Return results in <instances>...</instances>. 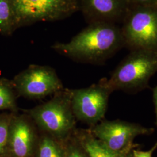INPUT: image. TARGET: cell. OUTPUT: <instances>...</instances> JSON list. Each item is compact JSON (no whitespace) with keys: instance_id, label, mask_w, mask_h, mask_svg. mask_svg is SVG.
I'll return each mask as SVG.
<instances>
[{"instance_id":"9","label":"cell","mask_w":157,"mask_h":157,"mask_svg":"<svg viewBox=\"0 0 157 157\" xmlns=\"http://www.w3.org/2000/svg\"><path fill=\"white\" fill-rule=\"evenodd\" d=\"M36 125L28 114L12 116L8 145L14 157H30L37 140Z\"/></svg>"},{"instance_id":"10","label":"cell","mask_w":157,"mask_h":157,"mask_svg":"<svg viewBox=\"0 0 157 157\" xmlns=\"http://www.w3.org/2000/svg\"><path fill=\"white\" fill-rule=\"evenodd\" d=\"M80 9L91 23L110 22L121 17L129 0H78Z\"/></svg>"},{"instance_id":"21","label":"cell","mask_w":157,"mask_h":157,"mask_svg":"<svg viewBox=\"0 0 157 157\" xmlns=\"http://www.w3.org/2000/svg\"><path fill=\"white\" fill-rule=\"evenodd\" d=\"M156 6H157V5H156Z\"/></svg>"},{"instance_id":"5","label":"cell","mask_w":157,"mask_h":157,"mask_svg":"<svg viewBox=\"0 0 157 157\" xmlns=\"http://www.w3.org/2000/svg\"><path fill=\"white\" fill-rule=\"evenodd\" d=\"M12 82L19 95L29 99H40L63 90L56 71L48 66L30 65Z\"/></svg>"},{"instance_id":"2","label":"cell","mask_w":157,"mask_h":157,"mask_svg":"<svg viewBox=\"0 0 157 157\" xmlns=\"http://www.w3.org/2000/svg\"><path fill=\"white\" fill-rule=\"evenodd\" d=\"M25 112L40 130L56 140L66 139L75 132L76 118L70 90H61L50 101Z\"/></svg>"},{"instance_id":"11","label":"cell","mask_w":157,"mask_h":157,"mask_svg":"<svg viewBox=\"0 0 157 157\" xmlns=\"http://www.w3.org/2000/svg\"><path fill=\"white\" fill-rule=\"evenodd\" d=\"M79 140L88 157H126L133 147L122 151H114L92 135L90 130L78 131Z\"/></svg>"},{"instance_id":"3","label":"cell","mask_w":157,"mask_h":157,"mask_svg":"<svg viewBox=\"0 0 157 157\" xmlns=\"http://www.w3.org/2000/svg\"><path fill=\"white\" fill-rule=\"evenodd\" d=\"M157 72V51L136 50L116 68L109 80L108 88L115 90L143 89Z\"/></svg>"},{"instance_id":"18","label":"cell","mask_w":157,"mask_h":157,"mask_svg":"<svg viewBox=\"0 0 157 157\" xmlns=\"http://www.w3.org/2000/svg\"><path fill=\"white\" fill-rule=\"evenodd\" d=\"M130 4H133L137 6H156L157 0H129Z\"/></svg>"},{"instance_id":"1","label":"cell","mask_w":157,"mask_h":157,"mask_svg":"<svg viewBox=\"0 0 157 157\" xmlns=\"http://www.w3.org/2000/svg\"><path fill=\"white\" fill-rule=\"evenodd\" d=\"M124 40L122 32L111 22H94L69 42L56 43L51 48L76 61L97 63L112 56Z\"/></svg>"},{"instance_id":"16","label":"cell","mask_w":157,"mask_h":157,"mask_svg":"<svg viewBox=\"0 0 157 157\" xmlns=\"http://www.w3.org/2000/svg\"><path fill=\"white\" fill-rule=\"evenodd\" d=\"M64 157H86L85 154L75 146H70L65 152Z\"/></svg>"},{"instance_id":"8","label":"cell","mask_w":157,"mask_h":157,"mask_svg":"<svg viewBox=\"0 0 157 157\" xmlns=\"http://www.w3.org/2000/svg\"><path fill=\"white\" fill-rule=\"evenodd\" d=\"M90 130L95 138L114 151H122L135 147L136 136L152 133L154 129L140 124L120 120L104 121L91 126Z\"/></svg>"},{"instance_id":"20","label":"cell","mask_w":157,"mask_h":157,"mask_svg":"<svg viewBox=\"0 0 157 157\" xmlns=\"http://www.w3.org/2000/svg\"><path fill=\"white\" fill-rule=\"evenodd\" d=\"M126 157H133V155H132V153L130 152Z\"/></svg>"},{"instance_id":"7","label":"cell","mask_w":157,"mask_h":157,"mask_svg":"<svg viewBox=\"0 0 157 157\" xmlns=\"http://www.w3.org/2000/svg\"><path fill=\"white\" fill-rule=\"evenodd\" d=\"M70 91L76 119L93 126L104 118L109 95L112 92L104 80L87 88Z\"/></svg>"},{"instance_id":"12","label":"cell","mask_w":157,"mask_h":157,"mask_svg":"<svg viewBox=\"0 0 157 157\" xmlns=\"http://www.w3.org/2000/svg\"><path fill=\"white\" fill-rule=\"evenodd\" d=\"M17 29L12 0H0V33L10 35Z\"/></svg>"},{"instance_id":"6","label":"cell","mask_w":157,"mask_h":157,"mask_svg":"<svg viewBox=\"0 0 157 157\" xmlns=\"http://www.w3.org/2000/svg\"><path fill=\"white\" fill-rule=\"evenodd\" d=\"M122 32L135 50L157 51V6H137L129 15Z\"/></svg>"},{"instance_id":"4","label":"cell","mask_w":157,"mask_h":157,"mask_svg":"<svg viewBox=\"0 0 157 157\" xmlns=\"http://www.w3.org/2000/svg\"><path fill=\"white\" fill-rule=\"evenodd\" d=\"M17 29L38 22H52L80 10L78 0H12Z\"/></svg>"},{"instance_id":"19","label":"cell","mask_w":157,"mask_h":157,"mask_svg":"<svg viewBox=\"0 0 157 157\" xmlns=\"http://www.w3.org/2000/svg\"><path fill=\"white\" fill-rule=\"evenodd\" d=\"M153 98L154 102L155 107V113H156V124L157 125V86L154 88L153 91Z\"/></svg>"},{"instance_id":"14","label":"cell","mask_w":157,"mask_h":157,"mask_svg":"<svg viewBox=\"0 0 157 157\" xmlns=\"http://www.w3.org/2000/svg\"><path fill=\"white\" fill-rule=\"evenodd\" d=\"M56 140L47 133L43 136L39 143L38 157H65V152Z\"/></svg>"},{"instance_id":"13","label":"cell","mask_w":157,"mask_h":157,"mask_svg":"<svg viewBox=\"0 0 157 157\" xmlns=\"http://www.w3.org/2000/svg\"><path fill=\"white\" fill-rule=\"evenodd\" d=\"M14 89L12 82L4 78L0 79V111H17V98Z\"/></svg>"},{"instance_id":"17","label":"cell","mask_w":157,"mask_h":157,"mask_svg":"<svg viewBox=\"0 0 157 157\" xmlns=\"http://www.w3.org/2000/svg\"><path fill=\"white\" fill-rule=\"evenodd\" d=\"M157 148V142L154 144V146H153V147L148 151H144L133 149L132 153L133 157H152L153 152Z\"/></svg>"},{"instance_id":"15","label":"cell","mask_w":157,"mask_h":157,"mask_svg":"<svg viewBox=\"0 0 157 157\" xmlns=\"http://www.w3.org/2000/svg\"><path fill=\"white\" fill-rule=\"evenodd\" d=\"M13 115H0V157L7 148L9 130Z\"/></svg>"}]
</instances>
